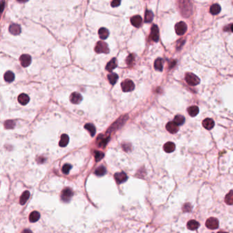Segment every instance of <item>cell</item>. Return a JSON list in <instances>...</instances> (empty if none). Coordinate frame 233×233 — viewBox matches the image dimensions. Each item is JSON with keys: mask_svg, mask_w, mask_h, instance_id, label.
I'll list each match as a JSON object with an SVG mask.
<instances>
[{"mask_svg": "<svg viewBox=\"0 0 233 233\" xmlns=\"http://www.w3.org/2000/svg\"><path fill=\"white\" fill-rule=\"evenodd\" d=\"M185 80L188 85L194 86L200 84V79L194 73H188L185 75Z\"/></svg>", "mask_w": 233, "mask_h": 233, "instance_id": "obj_1", "label": "cell"}, {"mask_svg": "<svg viewBox=\"0 0 233 233\" xmlns=\"http://www.w3.org/2000/svg\"><path fill=\"white\" fill-rule=\"evenodd\" d=\"M95 51L98 54H101V53L108 54L109 52V49L107 44L103 41H99L96 43V47H95Z\"/></svg>", "mask_w": 233, "mask_h": 233, "instance_id": "obj_2", "label": "cell"}, {"mask_svg": "<svg viewBox=\"0 0 233 233\" xmlns=\"http://www.w3.org/2000/svg\"><path fill=\"white\" fill-rule=\"evenodd\" d=\"M187 30V25L183 21H180L175 25L176 33L179 36H182Z\"/></svg>", "mask_w": 233, "mask_h": 233, "instance_id": "obj_3", "label": "cell"}, {"mask_svg": "<svg viewBox=\"0 0 233 233\" xmlns=\"http://www.w3.org/2000/svg\"><path fill=\"white\" fill-rule=\"evenodd\" d=\"M121 87H122V90L125 92H127L133 90L134 88H135V84L131 80L126 79L122 82Z\"/></svg>", "mask_w": 233, "mask_h": 233, "instance_id": "obj_4", "label": "cell"}, {"mask_svg": "<svg viewBox=\"0 0 233 233\" xmlns=\"http://www.w3.org/2000/svg\"><path fill=\"white\" fill-rule=\"evenodd\" d=\"M73 192L71 189L70 188H65V190L62 192L61 194V199L62 200V201L65 202H69L70 200H71V198L73 197Z\"/></svg>", "mask_w": 233, "mask_h": 233, "instance_id": "obj_5", "label": "cell"}, {"mask_svg": "<svg viewBox=\"0 0 233 233\" xmlns=\"http://www.w3.org/2000/svg\"><path fill=\"white\" fill-rule=\"evenodd\" d=\"M206 226L211 230L217 229L219 226V221L218 219L215 217H210L207 220Z\"/></svg>", "mask_w": 233, "mask_h": 233, "instance_id": "obj_6", "label": "cell"}, {"mask_svg": "<svg viewBox=\"0 0 233 233\" xmlns=\"http://www.w3.org/2000/svg\"><path fill=\"white\" fill-rule=\"evenodd\" d=\"M166 128L167 131H168L169 133H172V134L177 133L178 131H179V125H178V124L176 123L174 121H173V122H169L168 123H167Z\"/></svg>", "mask_w": 233, "mask_h": 233, "instance_id": "obj_7", "label": "cell"}, {"mask_svg": "<svg viewBox=\"0 0 233 233\" xmlns=\"http://www.w3.org/2000/svg\"><path fill=\"white\" fill-rule=\"evenodd\" d=\"M20 62L22 67H27L32 62V58L30 55L23 54L20 57Z\"/></svg>", "mask_w": 233, "mask_h": 233, "instance_id": "obj_8", "label": "cell"}, {"mask_svg": "<svg viewBox=\"0 0 233 233\" xmlns=\"http://www.w3.org/2000/svg\"><path fill=\"white\" fill-rule=\"evenodd\" d=\"M150 38L155 42H157L159 38V31L157 25H153L151 28V33H150Z\"/></svg>", "mask_w": 233, "mask_h": 233, "instance_id": "obj_9", "label": "cell"}, {"mask_svg": "<svg viewBox=\"0 0 233 233\" xmlns=\"http://www.w3.org/2000/svg\"><path fill=\"white\" fill-rule=\"evenodd\" d=\"M114 178L118 184L122 183L127 180V176L124 172H118L114 174Z\"/></svg>", "mask_w": 233, "mask_h": 233, "instance_id": "obj_10", "label": "cell"}, {"mask_svg": "<svg viewBox=\"0 0 233 233\" xmlns=\"http://www.w3.org/2000/svg\"><path fill=\"white\" fill-rule=\"evenodd\" d=\"M70 100L73 104H79L82 101V96L78 92H73L70 96Z\"/></svg>", "mask_w": 233, "mask_h": 233, "instance_id": "obj_11", "label": "cell"}, {"mask_svg": "<svg viewBox=\"0 0 233 233\" xmlns=\"http://www.w3.org/2000/svg\"><path fill=\"white\" fill-rule=\"evenodd\" d=\"M9 32L13 35H19L21 32V27L19 25L13 23L9 27Z\"/></svg>", "mask_w": 233, "mask_h": 233, "instance_id": "obj_12", "label": "cell"}, {"mask_svg": "<svg viewBox=\"0 0 233 233\" xmlns=\"http://www.w3.org/2000/svg\"><path fill=\"white\" fill-rule=\"evenodd\" d=\"M202 125L207 130H211L214 127L215 122L211 118H206L202 121Z\"/></svg>", "mask_w": 233, "mask_h": 233, "instance_id": "obj_13", "label": "cell"}, {"mask_svg": "<svg viewBox=\"0 0 233 233\" xmlns=\"http://www.w3.org/2000/svg\"><path fill=\"white\" fill-rule=\"evenodd\" d=\"M142 19L139 15H135L133 16V17L131 19V24L133 25V26L139 27L142 25Z\"/></svg>", "mask_w": 233, "mask_h": 233, "instance_id": "obj_14", "label": "cell"}, {"mask_svg": "<svg viewBox=\"0 0 233 233\" xmlns=\"http://www.w3.org/2000/svg\"><path fill=\"white\" fill-rule=\"evenodd\" d=\"M117 65H118V63H117L116 59H115V58H112V59L110 60V61L107 64L105 69L107 71H109V72H111L113 69L117 67Z\"/></svg>", "mask_w": 233, "mask_h": 233, "instance_id": "obj_15", "label": "cell"}, {"mask_svg": "<svg viewBox=\"0 0 233 233\" xmlns=\"http://www.w3.org/2000/svg\"><path fill=\"white\" fill-rule=\"evenodd\" d=\"M18 101L20 104L23 105H25L30 101V98H29L28 95L24 93H22L18 96Z\"/></svg>", "mask_w": 233, "mask_h": 233, "instance_id": "obj_16", "label": "cell"}, {"mask_svg": "<svg viewBox=\"0 0 233 233\" xmlns=\"http://www.w3.org/2000/svg\"><path fill=\"white\" fill-rule=\"evenodd\" d=\"M175 148H176L175 144H174L173 142H168L166 143L164 146V150H165V152H166V153H172V152L174 151Z\"/></svg>", "mask_w": 233, "mask_h": 233, "instance_id": "obj_17", "label": "cell"}, {"mask_svg": "<svg viewBox=\"0 0 233 233\" xmlns=\"http://www.w3.org/2000/svg\"><path fill=\"white\" fill-rule=\"evenodd\" d=\"M199 226L200 223L197 221H196V220H190L187 223V227L189 230H195L196 229L198 228Z\"/></svg>", "mask_w": 233, "mask_h": 233, "instance_id": "obj_18", "label": "cell"}, {"mask_svg": "<svg viewBox=\"0 0 233 233\" xmlns=\"http://www.w3.org/2000/svg\"><path fill=\"white\" fill-rule=\"evenodd\" d=\"M109 31H108L107 29L105 28V27H101L98 30V36H99L101 39L102 40L106 39L109 36Z\"/></svg>", "mask_w": 233, "mask_h": 233, "instance_id": "obj_19", "label": "cell"}, {"mask_svg": "<svg viewBox=\"0 0 233 233\" xmlns=\"http://www.w3.org/2000/svg\"><path fill=\"white\" fill-rule=\"evenodd\" d=\"M69 142V137L67 134H62L61 138H60L59 145L61 147H65L67 146Z\"/></svg>", "mask_w": 233, "mask_h": 233, "instance_id": "obj_20", "label": "cell"}, {"mask_svg": "<svg viewBox=\"0 0 233 233\" xmlns=\"http://www.w3.org/2000/svg\"><path fill=\"white\" fill-rule=\"evenodd\" d=\"M30 192H28V191H25V192L22 194L21 197H20V201H19L20 204H21V205L25 204L26 203V202L27 201V200H28L29 198H30Z\"/></svg>", "mask_w": 233, "mask_h": 233, "instance_id": "obj_21", "label": "cell"}, {"mask_svg": "<svg viewBox=\"0 0 233 233\" xmlns=\"http://www.w3.org/2000/svg\"><path fill=\"white\" fill-rule=\"evenodd\" d=\"M187 112L191 116L194 117L199 113V108L196 105L191 106L187 109Z\"/></svg>", "mask_w": 233, "mask_h": 233, "instance_id": "obj_22", "label": "cell"}, {"mask_svg": "<svg viewBox=\"0 0 233 233\" xmlns=\"http://www.w3.org/2000/svg\"><path fill=\"white\" fill-rule=\"evenodd\" d=\"M40 219V213L38 211H33L30 213V217H29V219H30V222L34 223L36 222L38 219Z\"/></svg>", "mask_w": 233, "mask_h": 233, "instance_id": "obj_23", "label": "cell"}, {"mask_svg": "<svg viewBox=\"0 0 233 233\" xmlns=\"http://www.w3.org/2000/svg\"><path fill=\"white\" fill-rule=\"evenodd\" d=\"M4 79L5 82H13L14 79V77H15V76H14V74L12 72V71H7V72H5V73L4 74Z\"/></svg>", "mask_w": 233, "mask_h": 233, "instance_id": "obj_24", "label": "cell"}, {"mask_svg": "<svg viewBox=\"0 0 233 233\" xmlns=\"http://www.w3.org/2000/svg\"><path fill=\"white\" fill-rule=\"evenodd\" d=\"M84 127H85V129L87 130L88 131H89L91 136L93 137L95 135V133H96V129H95V126L93 125L91 123L86 124Z\"/></svg>", "mask_w": 233, "mask_h": 233, "instance_id": "obj_25", "label": "cell"}, {"mask_svg": "<svg viewBox=\"0 0 233 233\" xmlns=\"http://www.w3.org/2000/svg\"><path fill=\"white\" fill-rule=\"evenodd\" d=\"M108 80L109 81L110 84H112V85H114V84L116 83L118 79V76L116 73H111L110 74L108 75Z\"/></svg>", "mask_w": 233, "mask_h": 233, "instance_id": "obj_26", "label": "cell"}, {"mask_svg": "<svg viewBox=\"0 0 233 233\" xmlns=\"http://www.w3.org/2000/svg\"><path fill=\"white\" fill-rule=\"evenodd\" d=\"M225 202L228 205L233 204V190H231L225 197Z\"/></svg>", "mask_w": 233, "mask_h": 233, "instance_id": "obj_27", "label": "cell"}, {"mask_svg": "<svg viewBox=\"0 0 233 233\" xmlns=\"http://www.w3.org/2000/svg\"><path fill=\"white\" fill-rule=\"evenodd\" d=\"M220 11H221V7L219 4H213L210 8V12L213 15L219 14Z\"/></svg>", "mask_w": 233, "mask_h": 233, "instance_id": "obj_28", "label": "cell"}, {"mask_svg": "<svg viewBox=\"0 0 233 233\" xmlns=\"http://www.w3.org/2000/svg\"><path fill=\"white\" fill-rule=\"evenodd\" d=\"M106 172H107V170H106L105 167L101 166L98 167V168L95 170L94 174H96V176H98V177H102V176H103L106 174Z\"/></svg>", "mask_w": 233, "mask_h": 233, "instance_id": "obj_29", "label": "cell"}, {"mask_svg": "<svg viewBox=\"0 0 233 233\" xmlns=\"http://www.w3.org/2000/svg\"><path fill=\"white\" fill-rule=\"evenodd\" d=\"M154 66H155V69L157 71H162L163 70V60L161 58H157V60H155V64H154Z\"/></svg>", "mask_w": 233, "mask_h": 233, "instance_id": "obj_30", "label": "cell"}, {"mask_svg": "<svg viewBox=\"0 0 233 233\" xmlns=\"http://www.w3.org/2000/svg\"><path fill=\"white\" fill-rule=\"evenodd\" d=\"M153 13L150 10H146V13H145V17L144 20L146 23H150L153 21Z\"/></svg>", "mask_w": 233, "mask_h": 233, "instance_id": "obj_31", "label": "cell"}, {"mask_svg": "<svg viewBox=\"0 0 233 233\" xmlns=\"http://www.w3.org/2000/svg\"><path fill=\"white\" fill-rule=\"evenodd\" d=\"M174 122L177 123L178 125H181L185 122V118L184 116L181 115H177L174 117Z\"/></svg>", "mask_w": 233, "mask_h": 233, "instance_id": "obj_32", "label": "cell"}, {"mask_svg": "<svg viewBox=\"0 0 233 233\" xmlns=\"http://www.w3.org/2000/svg\"><path fill=\"white\" fill-rule=\"evenodd\" d=\"M14 125H15V122L13 120H8L5 121L4 123L5 128H6V129H13L14 127Z\"/></svg>", "mask_w": 233, "mask_h": 233, "instance_id": "obj_33", "label": "cell"}, {"mask_svg": "<svg viewBox=\"0 0 233 233\" xmlns=\"http://www.w3.org/2000/svg\"><path fill=\"white\" fill-rule=\"evenodd\" d=\"M94 157L96 161H99L104 157V153L101 151H95L94 152Z\"/></svg>", "mask_w": 233, "mask_h": 233, "instance_id": "obj_34", "label": "cell"}, {"mask_svg": "<svg viewBox=\"0 0 233 233\" xmlns=\"http://www.w3.org/2000/svg\"><path fill=\"white\" fill-rule=\"evenodd\" d=\"M72 168V166L70 165L69 164H67L65 165H64V166L62 167V172H63L65 174H68L69 173V171L71 170V169Z\"/></svg>", "mask_w": 233, "mask_h": 233, "instance_id": "obj_35", "label": "cell"}, {"mask_svg": "<svg viewBox=\"0 0 233 233\" xmlns=\"http://www.w3.org/2000/svg\"><path fill=\"white\" fill-rule=\"evenodd\" d=\"M191 210H192V206H191L190 204L186 203L183 205V211L184 212H190Z\"/></svg>", "mask_w": 233, "mask_h": 233, "instance_id": "obj_36", "label": "cell"}, {"mask_svg": "<svg viewBox=\"0 0 233 233\" xmlns=\"http://www.w3.org/2000/svg\"><path fill=\"white\" fill-rule=\"evenodd\" d=\"M133 60H134V56H133V54H130L129 56H128L127 59H126V63H127L129 65H131V64L133 63Z\"/></svg>", "mask_w": 233, "mask_h": 233, "instance_id": "obj_37", "label": "cell"}, {"mask_svg": "<svg viewBox=\"0 0 233 233\" xmlns=\"http://www.w3.org/2000/svg\"><path fill=\"white\" fill-rule=\"evenodd\" d=\"M121 3L120 1H119V0H114V1H111V5L113 7V8H114V7H118V5H120Z\"/></svg>", "mask_w": 233, "mask_h": 233, "instance_id": "obj_38", "label": "cell"}, {"mask_svg": "<svg viewBox=\"0 0 233 233\" xmlns=\"http://www.w3.org/2000/svg\"><path fill=\"white\" fill-rule=\"evenodd\" d=\"M21 233H33V232L30 230H29V229H25V230L22 231Z\"/></svg>", "mask_w": 233, "mask_h": 233, "instance_id": "obj_39", "label": "cell"}, {"mask_svg": "<svg viewBox=\"0 0 233 233\" xmlns=\"http://www.w3.org/2000/svg\"><path fill=\"white\" fill-rule=\"evenodd\" d=\"M1 5H2V8H1V12H3V7H4V2H3V1H2V2H1Z\"/></svg>", "mask_w": 233, "mask_h": 233, "instance_id": "obj_40", "label": "cell"}, {"mask_svg": "<svg viewBox=\"0 0 233 233\" xmlns=\"http://www.w3.org/2000/svg\"><path fill=\"white\" fill-rule=\"evenodd\" d=\"M217 233H228L226 232H223V231H219V232H218Z\"/></svg>", "mask_w": 233, "mask_h": 233, "instance_id": "obj_41", "label": "cell"}, {"mask_svg": "<svg viewBox=\"0 0 233 233\" xmlns=\"http://www.w3.org/2000/svg\"><path fill=\"white\" fill-rule=\"evenodd\" d=\"M231 30H232V32H233V24H232V26H231Z\"/></svg>", "mask_w": 233, "mask_h": 233, "instance_id": "obj_42", "label": "cell"}]
</instances>
